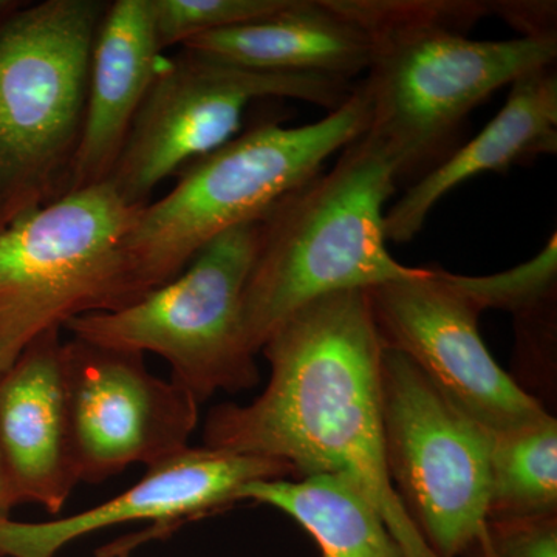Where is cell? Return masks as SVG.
Here are the masks:
<instances>
[{
	"mask_svg": "<svg viewBox=\"0 0 557 557\" xmlns=\"http://www.w3.org/2000/svg\"><path fill=\"white\" fill-rule=\"evenodd\" d=\"M383 344L368 289L333 293L285 319L265 341V391L208 413L203 446L278 458L295 478L354 480L379 509L405 557H437L397 496L381 408Z\"/></svg>",
	"mask_w": 557,
	"mask_h": 557,
	"instance_id": "6da1fadb",
	"label": "cell"
},
{
	"mask_svg": "<svg viewBox=\"0 0 557 557\" xmlns=\"http://www.w3.org/2000/svg\"><path fill=\"white\" fill-rule=\"evenodd\" d=\"M368 35L362 81L370 102L366 135L397 166L398 180L434 170L472 110L557 60L555 38L471 39L491 14L478 0H332Z\"/></svg>",
	"mask_w": 557,
	"mask_h": 557,
	"instance_id": "7a4b0ae2",
	"label": "cell"
},
{
	"mask_svg": "<svg viewBox=\"0 0 557 557\" xmlns=\"http://www.w3.org/2000/svg\"><path fill=\"white\" fill-rule=\"evenodd\" d=\"M397 183L394 160L364 134L341 152L332 170L292 190L259 220L244 304L252 354L313 300L423 274L387 249L384 208Z\"/></svg>",
	"mask_w": 557,
	"mask_h": 557,
	"instance_id": "3957f363",
	"label": "cell"
},
{
	"mask_svg": "<svg viewBox=\"0 0 557 557\" xmlns=\"http://www.w3.org/2000/svg\"><path fill=\"white\" fill-rule=\"evenodd\" d=\"M362 84L338 109L304 126L260 123L183 168L166 196L139 209L126 239L137 300L178 276L220 234L258 222L368 131Z\"/></svg>",
	"mask_w": 557,
	"mask_h": 557,
	"instance_id": "277c9868",
	"label": "cell"
},
{
	"mask_svg": "<svg viewBox=\"0 0 557 557\" xmlns=\"http://www.w3.org/2000/svg\"><path fill=\"white\" fill-rule=\"evenodd\" d=\"M109 2L0 13V231L72 190L95 36Z\"/></svg>",
	"mask_w": 557,
	"mask_h": 557,
	"instance_id": "5b68a950",
	"label": "cell"
},
{
	"mask_svg": "<svg viewBox=\"0 0 557 557\" xmlns=\"http://www.w3.org/2000/svg\"><path fill=\"white\" fill-rule=\"evenodd\" d=\"M141 208L104 182L0 231V375L49 330L137 302L124 239Z\"/></svg>",
	"mask_w": 557,
	"mask_h": 557,
	"instance_id": "8992f818",
	"label": "cell"
},
{
	"mask_svg": "<svg viewBox=\"0 0 557 557\" xmlns=\"http://www.w3.org/2000/svg\"><path fill=\"white\" fill-rule=\"evenodd\" d=\"M259 242L258 222L220 234L168 284L129 307L70 319L73 338L116 350L159 355L172 381L199 403L218 392L258 386L245 335L244 304Z\"/></svg>",
	"mask_w": 557,
	"mask_h": 557,
	"instance_id": "52a82bcc",
	"label": "cell"
},
{
	"mask_svg": "<svg viewBox=\"0 0 557 557\" xmlns=\"http://www.w3.org/2000/svg\"><path fill=\"white\" fill-rule=\"evenodd\" d=\"M355 86L306 73L263 72L183 49L161 60L108 183L146 207L163 180L237 137L252 102L288 98L338 109Z\"/></svg>",
	"mask_w": 557,
	"mask_h": 557,
	"instance_id": "ba28073f",
	"label": "cell"
},
{
	"mask_svg": "<svg viewBox=\"0 0 557 557\" xmlns=\"http://www.w3.org/2000/svg\"><path fill=\"white\" fill-rule=\"evenodd\" d=\"M381 408L388 475L403 507L435 556H463L486 533L490 434L387 348Z\"/></svg>",
	"mask_w": 557,
	"mask_h": 557,
	"instance_id": "9c48e42d",
	"label": "cell"
},
{
	"mask_svg": "<svg viewBox=\"0 0 557 557\" xmlns=\"http://www.w3.org/2000/svg\"><path fill=\"white\" fill-rule=\"evenodd\" d=\"M62 372L79 482H104L189 448L200 403L152 375L145 355L72 338L62 344Z\"/></svg>",
	"mask_w": 557,
	"mask_h": 557,
	"instance_id": "30bf717a",
	"label": "cell"
},
{
	"mask_svg": "<svg viewBox=\"0 0 557 557\" xmlns=\"http://www.w3.org/2000/svg\"><path fill=\"white\" fill-rule=\"evenodd\" d=\"M368 295L383 347L409 358L487 434L549 413L497 364L480 335L479 311L454 287L448 271L424 269L420 276L369 288Z\"/></svg>",
	"mask_w": 557,
	"mask_h": 557,
	"instance_id": "8fae6325",
	"label": "cell"
},
{
	"mask_svg": "<svg viewBox=\"0 0 557 557\" xmlns=\"http://www.w3.org/2000/svg\"><path fill=\"white\" fill-rule=\"evenodd\" d=\"M287 478L295 471L278 458L189 446L150 465L129 490L78 515L38 523L0 519V557H57L72 542L121 523L153 522L152 536H163L239 504L248 483Z\"/></svg>",
	"mask_w": 557,
	"mask_h": 557,
	"instance_id": "7c38bea8",
	"label": "cell"
},
{
	"mask_svg": "<svg viewBox=\"0 0 557 557\" xmlns=\"http://www.w3.org/2000/svg\"><path fill=\"white\" fill-rule=\"evenodd\" d=\"M61 330L33 341L0 375V463L11 505L38 504L50 515L78 485Z\"/></svg>",
	"mask_w": 557,
	"mask_h": 557,
	"instance_id": "4fadbf2b",
	"label": "cell"
},
{
	"mask_svg": "<svg viewBox=\"0 0 557 557\" xmlns=\"http://www.w3.org/2000/svg\"><path fill=\"white\" fill-rule=\"evenodd\" d=\"M149 0L109 2L91 49L72 190L108 182L161 57Z\"/></svg>",
	"mask_w": 557,
	"mask_h": 557,
	"instance_id": "5bb4252c",
	"label": "cell"
},
{
	"mask_svg": "<svg viewBox=\"0 0 557 557\" xmlns=\"http://www.w3.org/2000/svg\"><path fill=\"white\" fill-rule=\"evenodd\" d=\"M557 152V73L534 70L511 84L504 108L478 137L454 149L434 170L416 180L401 199L386 211V237L409 244L423 230L438 201L487 172L508 171Z\"/></svg>",
	"mask_w": 557,
	"mask_h": 557,
	"instance_id": "9a60e30c",
	"label": "cell"
},
{
	"mask_svg": "<svg viewBox=\"0 0 557 557\" xmlns=\"http://www.w3.org/2000/svg\"><path fill=\"white\" fill-rule=\"evenodd\" d=\"M180 47L240 67L344 83L368 72L370 64L368 35L332 0H292L267 20L205 33Z\"/></svg>",
	"mask_w": 557,
	"mask_h": 557,
	"instance_id": "2e32d148",
	"label": "cell"
},
{
	"mask_svg": "<svg viewBox=\"0 0 557 557\" xmlns=\"http://www.w3.org/2000/svg\"><path fill=\"white\" fill-rule=\"evenodd\" d=\"M237 502L284 512L314 539L321 557H405L379 509L346 475L258 480L242 487Z\"/></svg>",
	"mask_w": 557,
	"mask_h": 557,
	"instance_id": "e0dca14e",
	"label": "cell"
},
{
	"mask_svg": "<svg viewBox=\"0 0 557 557\" xmlns=\"http://www.w3.org/2000/svg\"><path fill=\"white\" fill-rule=\"evenodd\" d=\"M487 520L557 515V420L490 434Z\"/></svg>",
	"mask_w": 557,
	"mask_h": 557,
	"instance_id": "ac0fdd59",
	"label": "cell"
},
{
	"mask_svg": "<svg viewBox=\"0 0 557 557\" xmlns=\"http://www.w3.org/2000/svg\"><path fill=\"white\" fill-rule=\"evenodd\" d=\"M454 287L474 306L480 314L486 310H504L519 317L557 300V237L515 269L490 276H463L449 273Z\"/></svg>",
	"mask_w": 557,
	"mask_h": 557,
	"instance_id": "d6986e66",
	"label": "cell"
},
{
	"mask_svg": "<svg viewBox=\"0 0 557 557\" xmlns=\"http://www.w3.org/2000/svg\"><path fill=\"white\" fill-rule=\"evenodd\" d=\"M292 0H149L160 49L182 46L209 32L252 24L284 10Z\"/></svg>",
	"mask_w": 557,
	"mask_h": 557,
	"instance_id": "ffe728a7",
	"label": "cell"
},
{
	"mask_svg": "<svg viewBox=\"0 0 557 557\" xmlns=\"http://www.w3.org/2000/svg\"><path fill=\"white\" fill-rule=\"evenodd\" d=\"M461 557H557V515L487 520L485 536Z\"/></svg>",
	"mask_w": 557,
	"mask_h": 557,
	"instance_id": "44dd1931",
	"label": "cell"
},
{
	"mask_svg": "<svg viewBox=\"0 0 557 557\" xmlns=\"http://www.w3.org/2000/svg\"><path fill=\"white\" fill-rule=\"evenodd\" d=\"M491 14H498L520 38H555L557 36V3L537 0H504L491 2Z\"/></svg>",
	"mask_w": 557,
	"mask_h": 557,
	"instance_id": "7402d4cb",
	"label": "cell"
},
{
	"mask_svg": "<svg viewBox=\"0 0 557 557\" xmlns=\"http://www.w3.org/2000/svg\"><path fill=\"white\" fill-rule=\"evenodd\" d=\"M11 508H13V505H11L5 478H3L2 463H0V519H9Z\"/></svg>",
	"mask_w": 557,
	"mask_h": 557,
	"instance_id": "603a6c76",
	"label": "cell"
},
{
	"mask_svg": "<svg viewBox=\"0 0 557 557\" xmlns=\"http://www.w3.org/2000/svg\"><path fill=\"white\" fill-rule=\"evenodd\" d=\"M108 557H129V555H112V556H108Z\"/></svg>",
	"mask_w": 557,
	"mask_h": 557,
	"instance_id": "cb8c5ba5",
	"label": "cell"
}]
</instances>
